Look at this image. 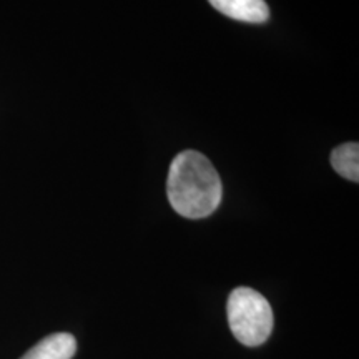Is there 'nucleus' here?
<instances>
[{
    "label": "nucleus",
    "mask_w": 359,
    "mask_h": 359,
    "mask_svg": "<svg viewBox=\"0 0 359 359\" xmlns=\"http://www.w3.org/2000/svg\"><path fill=\"white\" fill-rule=\"evenodd\" d=\"M331 165L334 172L349 182L358 183L359 180V145L356 142L336 147L331 154Z\"/></svg>",
    "instance_id": "5"
},
{
    "label": "nucleus",
    "mask_w": 359,
    "mask_h": 359,
    "mask_svg": "<svg viewBox=\"0 0 359 359\" xmlns=\"http://www.w3.org/2000/svg\"><path fill=\"white\" fill-rule=\"evenodd\" d=\"M223 15L246 24H263L269 19V8L264 0H208Z\"/></svg>",
    "instance_id": "3"
},
{
    "label": "nucleus",
    "mask_w": 359,
    "mask_h": 359,
    "mask_svg": "<svg viewBox=\"0 0 359 359\" xmlns=\"http://www.w3.org/2000/svg\"><path fill=\"white\" fill-rule=\"evenodd\" d=\"M77 353V341L69 333H55L43 338L20 359H72Z\"/></svg>",
    "instance_id": "4"
},
{
    "label": "nucleus",
    "mask_w": 359,
    "mask_h": 359,
    "mask_svg": "<svg viewBox=\"0 0 359 359\" xmlns=\"http://www.w3.org/2000/svg\"><path fill=\"white\" fill-rule=\"evenodd\" d=\"M231 333L245 346H259L273 331V309L263 294L251 288L233 290L226 304Z\"/></svg>",
    "instance_id": "2"
},
{
    "label": "nucleus",
    "mask_w": 359,
    "mask_h": 359,
    "mask_svg": "<svg viewBox=\"0 0 359 359\" xmlns=\"http://www.w3.org/2000/svg\"><path fill=\"white\" fill-rule=\"evenodd\" d=\"M170 205L182 217H210L222 203V178L213 163L200 151L185 150L175 156L167 180Z\"/></svg>",
    "instance_id": "1"
}]
</instances>
